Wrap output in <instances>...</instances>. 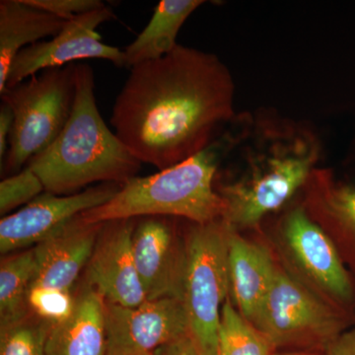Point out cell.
<instances>
[{
	"instance_id": "obj_1",
	"label": "cell",
	"mask_w": 355,
	"mask_h": 355,
	"mask_svg": "<svg viewBox=\"0 0 355 355\" xmlns=\"http://www.w3.org/2000/svg\"><path fill=\"white\" fill-rule=\"evenodd\" d=\"M235 83L216 55L178 44L130 69L111 116L140 162L168 169L216 140L235 118Z\"/></svg>"
},
{
	"instance_id": "obj_2",
	"label": "cell",
	"mask_w": 355,
	"mask_h": 355,
	"mask_svg": "<svg viewBox=\"0 0 355 355\" xmlns=\"http://www.w3.org/2000/svg\"><path fill=\"white\" fill-rule=\"evenodd\" d=\"M230 130L228 154L239 174L216 191L224 203L221 219L236 231L284 207L309 181L323 146L310 125L268 112L236 114Z\"/></svg>"
},
{
	"instance_id": "obj_3",
	"label": "cell",
	"mask_w": 355,
	"mask_h": 355,
	"mask_svg": "<svg viewBox=\"0 0 355 355\" xmlns=\"http://www.w3.org/2000/svg\"><path fill=\"white\" fill-rule=\"evenodd\" d=\"M92 67L76 64V95L71 114L58 139L30 159L29 167L44 191L58 196L74 193L94 183H127L141 162L107 127L95 99Z\"/></svg>"
},
{
	"instance_id": "obj_4",
	"label": "cell",
	"mask_w": 355,
	"mask_h": 355,
	"mask_svg": "<svg viewBox=\"0 0 355 355\" xmlns=\"http://www.w3.org/2000/svg\"><path fill=\"white\" fill-rule=\"evenodd\" d=\"M229 125L200 153L150 176L132 178L108 202L79 216L87 223L144 216L183 217L195 224L221 219L224 203L216 179L231 144Z\"/></svg>"
},
{
	"instance_id": "obj_5",
	"label": "cell",
	"mask_w": 355,
	"mask_h": 355,
	"mask_svg": "<svg viewBox=\"0 0 355 355\" xmlns=\"http://www.w3.org/2000/svg\"><path fill=\"white\" fill-rule=\"evenodd\" d=\"M74 95L76 64L42 70L6 88L1 99L12 110L14 123L2 172L17 174L58 139L71 114Z\"/></svg>"
},
{
	"instance_id": "obj_6",
	"label": "cell",
	"mask_w": 355,
	"mask_h": 355,
	"mask_svg": "<svg viewBox=\"0 0 355 355\" xmlns=\"http://www.w3.org/2000/svg\"><path fill=\"white\" fill-rule=\"evenodd\" d=\"M228 233L218 219L195 224L187 239L182 301L189 336L200 355H218L222 308L229 291Z\"/></svg>"
},
{
	"instance_id": "obj_7",
	"label": "cell",
	"mask_w": 355,
	"mask_h": 355,
	"mask_svg": "<svg viewBox=\"0 0 355 355\" xmlns=\"http://www.w3.org/2000/svg\"><path fill=\"white\" fill-rule=\"evenodd\" d=\"M349 316L317 297L298 280L277 268L272 286L252 324L275 349L324 352L343 331Z\"/></svg>"
},
{
	"instance_id": "obj_8",
	"label": "cell",
	"mask_w": 355,
	"mask_h": 355,
	"mask_svg": "<svg viewBox=\"0 0 355 355\" xmlns=\"http://www.w3.org/2000/svg\"><path fill=\"white\" fill-rule=\"evenodd\" d=\"M116 17L110 7L81 14L67 21L64 29L50 41H41L23 49L11 64L7 87L17 85L42 70L62 67L87 58L110 60L119 67H127L123 51L103 43L96 31L103 23Z\"/></svg>"
},
{
	"instance_id": "obj_9",
	"label": "cell",
	"mask_w": 355,
	"mask_h": 355,
	"mask_svg": "<svg viewBox=\"0 0 355 355\" xmlns=\"http://www.w3.org/2000/svg\"><path fill=\"white\" fill-rule=\"evenodd\" d=\"M106 355H149L189 336L183 301L146 300L137 307L106 302Z\"/></svg>"
},
{
	"instance_id": "obj_10",
	"label": "cell",
	"mask_w": 355,
	"mask_h": 355,
	"mask_svg": "<svg viewBox=\"0 0 355 355\" xmlns=\"http://www.w3.org/2000/svg\"><path fill=\"white\" fill-rule=\"evenodd\" d=\"M121 187L118 184L105 183L69 196L44 191L17 211L2 217L0 252L7 254L38 245L83 212L108 202Z\"/></svg>"
},
{
	"instance_id": "obj_11",
	"label": "cell",
	"mask_w": 355,
	"mask_h": 355,
	"mask_svg": "<svg viewBox=\"0 0 355 355\" xmlns=\"http://www.w3.org/2000/svg\"><path fill=\"white\" fill-rule=\"evenodd\" d=\"M132 233L135 266L146 300L183 298L186 244L165 216L139 217Z\"/></svg>"
},
{
	"instance_id": "obj_12",
	"label": "cell",
	"mask_w": 355,
	"mask_h": 355,
	"mask_svg": "<svg viewBox=\"0 0 355 355\" xmlns=\"http://www.w3.org/2000/svg\"><path fill=\"white\" fill-rule=\"evenodd\" d=\"M284 238L299 268L340 307L352 305L355 287L333 240L302 207L284 222Z\"/></svg>"
},
{
	"instance_id": "obj_13",
	"label": "cell",
	"mask_w": 355,
	"mask_h": 355,
	"mask_svg": "<svg viewBox=\"0 0 355 355\" xmlns=\"http://www.w3.org/2000/svg\"><path fill=\"white\" fill-rule=\"evenodd\" d=\"M135 226V219L104 223L85 268V284L106 302L130 308L146 300L133 257Z\"/></svg>"
},
{
	"instance_id": "obj_14",
	"label": "cell",
	"mask_w": 355,
	"mask_h": 355,
	"mask_svg": "<svg viewBox=\"0 0 355 355\" xmlns=\"http://www.w3.org/2000/svg\"><path fill=\"white\" fill-rule=\"evenodd\" d=\"M104 223H87L77 216L34 248L36 275L31 286L72 291L87 266Z\"/></svg>"
},
{
	"instance_id": "obj_15",
	"label": "cell",
	"mask_w": 355,
	"mask_h": 355,
	"mask_svg": "<svg viewBox=\"0 0 355 355\" xmlns=\"http://www.w3.org/2000/svg\"><path fill=\"white\" fill-rule=\"evenodd\" d=\"M277 268L263 245L245 239L229 228V291L236 309L253 322L272 286Z\"/></svg>"
},
{
	"instance_id": "obj_16",
	"label": "cell",
	"mask_w": 355,
	"mask_h": 355,
	"mask_svg": "<svg viewBox=\"0 0 355 355\" xmlns=\"http://www.w3.org/2000/svg\"><path fill=\"white\" fill-rule=\"evenodd\" d=\"M76 297L71 316L51 326L46 355H106V301L87 284Z\"/></svg>"
},
{
	"instance_id": "obj_17",
	"label": "cell",
	"mask_w": 355,
	"mask_h": 355,
	"mask_svg": "<svg viewBox=\"0 0 355 355\" xmlns=\"http://www.w3.org/2000/svg\"><path fill=\"white\" fill-rule=\"evenodd\" d=\"M67 21L28 6L24 0L0 1V94L6 90L9 69L21 50L57 36Z\"/></svg>"
},
{
	"instance_id": "obj_18",
	"label": "cell",
	"mask_w": 355,
	"mask_h": 355,
	"mask_svg": "<svg viewBox=\"0 0 355 355\" xmlns=\"http://www.w3.org/2000/svg\"><path fill=\"white\" fill-rule=\"evenodd\" d=\"M205 3L202 0H162L154 9L148 24L123 53L127 67L165 57L178 46L182 26Z\"/></svg>"
},
{
	"instance_id": "obj_19",
	"label": "cell",
	"mask_w": 355,
	"mask_h": 355,
	"mask_svg": "<svg viewBox=\"0 0 355 355\" xmlns=\"http://www.w3.org/2000/svg\"><path fill=\"white\" fill-rule=\"evenodd\" d=\"M36 275L34 250L2 259L0 263V328L32 314L28 295Z\"/></svg>"
},
{
	"instance_id": "obj_20",
	"label": "cell",
	"mask_w": 355,
	"mask_h": 355,
	"mask_svg": "<svg viewBox=\"0 0 355 355\" xmlns=\"http://www.w3.org/2000/svg\"><path fill=\"white\" fill-rule=\"evenodd\" d=\"M275 352L266 336L227 299L222 308L218 355H272Z\"/></svg>"
},
{
	"instance_id": "obj_21",
	"label": "cell",
	"mask_w": 355,
	"mask_h": 355,
	"mask_svg": "<svg viewBox=\"0 0 355 355\" xmlns=\"http://www.w3.org/2000/svg\"><path fill=\"white\" fill-rule=\"evenodd\" d=\"M51 324L30 314L17 323L1 327L0 355H46Z\"/></svg>"
},
{
	"instance_id": "obj_22",
	"label": "cell",
	"mask_w": 355,
	"mask_h": 355,
	"mask_svg": "<svg viewBox=\"0 0 355 355\" xmlns=\"http://www.w3.org/2000/svg\"><path fill=\"white\" fill-rule=\"evenodd\" d=\"M315 172L323 179L321 202L324 214L355 248V180L336 183L324 173Z\"/></svg>"
},
{
	"instance_id": "obj_23",
	"label": "cell",
	"mask_w": 355,
	"mask_h": 355,
	"mask_svg": "<svg viewBox=\"0 0 355 355\" xmlns=\"http://www.w3.org/2000/svg\"><path fill=\"white\" fill-rule=\"evenodd\" d=\"M76 297L72 291L51 287L31 286L28 305L31 313L51 326L69 319L76 308Z\"/></svg>"
},
{
	"instance_id": "obj_24",
	"label": "cell",
	"mask_w": 355,
	"mask_h": 355,
	"mask_svg": "<svg viewBox=\"0 0 355 355\" xmlns=\"http://www.w3.org/2000/svg\"><path fill=\"white\" fill-rule=\"evenodd\" d=\"M44 187L36 173L26 167L22 171L2 180L0 183V214L8 216L28 205L44 193Z\"/></svg>"
},
{
	"instance_id": "obj_25",
	"label": "cell",
	"mask_w": 355,
	"mask_h": 355,
	"mask_svg": "<svg viewBox=\"0 0 355 355\" xmlns=\"http://www.w3.org/2000/svg\"><path fill=\"white\" fill-rule=\"evenodd\" d=\"M24 2L67 21L107 6L100 0H24Z\"/></svg>"
},
{
	"instance_id": "obj_26",
	"label": "cell",
	"mask_w": 355,
	"mask_h": 355,
	"mask_svg": "<svg viewBox=\"0 0 355 355\" xmlns=\"http://www.w3.org/2000/svg\"><path fill=\"white\" fill-rule=\"evenodd\" d=\"M14 114L10 106L2 102L0 108V165L3 164L8 151L9 137L12 130Z\"/></svg>"
},
{
	"instance_id": "obj_27",
	"label": "cell",
	"mask_w": 355,
	"mask_h": 355,
	"mask_svg": "<svg viewBox=\"0 0 355 355\" xmlns=\"http://www.w3.org/2000/svg\"><path fill=\"white\" fill-rule=\"evenodd\" d=\"M324 352V355H355V327L343 331L328 345Z\"/></svg>"
},
{
	"instance_id": "obj_28",
	"label": "cell",
	"mask_w": 355,
	"mask_h": 355,
	"mask_svg": "<svg viewBox=\"0 0 355 355\" xmlns=\"http://www.w3.org/2000/svg\"><path fill=\"white\" fill-rule=\"evenodd\" d=\"M153 355H200V354L190 336H186L156 350Z\"/></svg>"
},
{
	"instance_id": "obj_29",
	"label": "cell",
	"mask_w": 355,
	"mask_h": 355,
	"mask_svg": "<svg viewBox=\"0 0 355 355\" xmlns=\"http://www.w3.org/2000/svg\"><path fill=\"white\" fill-rule=\"evenodd\" d=\"M272 355H324V352H319V350L291 349L286 350V352L275 350Z\"/></svg>"
},
{
	"instance_id": "obj_30",
	"label": "cell",
	"mask_w": 355,
	"mask_h": 355,
	"mask_svg": "<svg viewBox=\"0 0 355 355\" xmlns=\"http://www.w3.org/2000/svg\"><path fill=\"white\" fill-rule=\"evenodd\" d=\"M149 355H153V354H149Z\"/></svg>"
}]
</instances>
